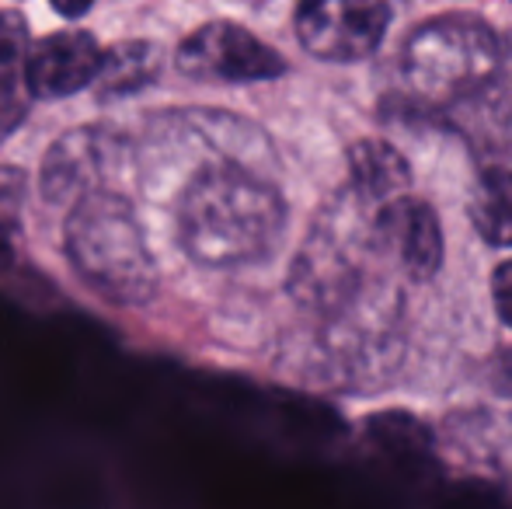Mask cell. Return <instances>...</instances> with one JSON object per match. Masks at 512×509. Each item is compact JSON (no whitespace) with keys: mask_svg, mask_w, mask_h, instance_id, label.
Returning <instances> with one entry per match:
<instances>
[{"mask_svg":"<svg viewBox=\"0 0 512 509\" xmlns=\"http://www.w3.org/2000/svg\"><path fill=\"white\" fill-rule=\"evenodd\" d=\"M49 4H53L63 18H81V14H88L91 7H95V0H49Z\"/></svg>","mask_w":512,"mask_h":509,"instance_id":"cell-15","label":"cell"},{"mask_svg":"<svg viewBox=\"0 0 512 509\" xmlns=\"http://www.w3.org/2000/svg\"><path fill=\"white\" fill-rule=\"evenodd\" d=\"M98 74H102V46L81 28L39 39L28 46L21 63V81L32 98H67L95 84Z\"/></svg>","mask_w":512,"mask_h":509,"instance_id":"cell-6","label":"cell"},{"mask_svg":"<svg viewBox=\"0 0 512 509\" xmlns=\"http://www.w3.org/2000/svg\"><path fill=\"white\" fill-rule=\"evenodd\" d=\"M119 154L122 140L112 129H74L49 147L46 164H42V192L49 203H60V199L77 203L91 192H102L112 171H119Z\"/></svg>","mask_w":512,"mask_h":509,"instance_id":"cell-5","label":"cell"},{"mask_svg":"<svg viewBox=\"0 0 512 509\" xmlns=\"http://www.w3.org/2000/svg\"><path fill=\"white\" fill-rule=\"evenodd\" d=\"M283 224L279 192L237 164H209L178 203L182 245L203 265H244L269 255Z\"/></svg>","mask_w":512,"mask_h":509,"instance_id":"cell-1","label":"cell"},{"mask_svg":"<svg viewBox=\"0 0 512 509\" xmlns=\"http://www.w3.org/2000/svg\"><path fill=\"white\" fill-rule=\"evenodd\" d=\"M178 70L192 81L213 84H251L272 81L286 70V60L272 46H265L258 35L234 21H213L192 32L178 46Z\"/></svg>","mask_w":512,"mask_h":509,"instance_id":"cell-4","label":"cell"},{"mask_svg":"<svg viewBox=\"0 0 512 509\" xmlns=\"http://www.w3.org/2000/svg\"><path fill=\"white\" fill-rule=\"evenodd\" d=\"M380 234L411 279H429L443 265V231L429 203L398 196L380 206Z\"/></svg>","mask_w":512,"mask_h":509,"instance_id":"cell-7","label":"cell"},{"mask_svg":"<svg viewBox=\"0 0 512 509\" xmlns=\"http://www.w3.org/2000/svg\"><path fill=\"white\" fill-rule=\"evenodd\" d=\"M28 53V28L18 11H0V105H18L14 102V81L25 63Z\"/></svg>","mask_w":512,"mask_h":509,"instance_id":"cell-12","label":"cell"},{"mask_svg":"<svg viewBox=\"0 0 512 509\" xmlns=\"http://www.w3.org/2000/svg\"><path fill=\"white\" fill-rule=\"evenodd\" d=\"M21 192H25L21 171H11V168L0 171V227H14L18 210H21Z\"/></svg>","mask_w":512,"mask_h":509,"instance_id":"cell-13","label":"cell"},{"mask_svg":"<svg viewBox=\"0 0 512 509\" xmlns=\"http://www.w3.org/2000/svg\"><path fill=\"white\" fill-rule=\"evenodd\" d=\"M471 220L495 248H512V171L492 168L478 178L471 196Z\"/></svg>","mask_w":512,"mask_h":509,"instance_id":"cell-10","label":"cell"},{"mask_svg":"<svg viewBox=\"0 0 512 509\" xmlns=\"http://www.w3.org/2000/svg\"><path fill=\"white\" fill-rule=\"evenodd\" d=\"M492 297H495V311H499V318L512 328V258L492 272Z\"/></svg>","mask_w":512,"mask_h":509,"instance_id":"cell-14","label":"cell"},{"mask_svg":"<svg viewBox=\"0 0 512 509\" xmlns=\"http://www.w3.org/2000/svg\"><path fill=\"white\" fill-rule=\"evenodd\" d=\"M157 70V49L150 42H122L102 53V88L108 95H129V91L150 84Z\"/></svg>","mask_w":512,"mask_h":509,"instance_id":"cell-11","label":"cell"},{"mask_svg":"<svg viewBox=\"0 0 512 509\" xmlns=\"http://www.w3.org/2000/svg\"><path fill=\"white\" fill-rule=\"evenodd\" d=\"M481 21H429L422 32L411 39L405 63L411 67V74L418 77L429 88H457L464 81H474L488 70V63L478 60H460L457 53L467 42V35L478 28Z\"/></svg>","mask_w":512,"mask_h":509,"instance_id":"cell-8","label":"cell"},{"mask_svg":"<svg viewBox=\"0 0 512 509\" xmlns=\"http://www.w3.org/2000/svg\"><path fill=\"white\" fill-rule=\"evenodd\" d=\"M67 255L84 283L122 307L147 304L157 293V262L133 206L112 189L77 199L67 220Z\"/></svg>","mask_w":512,"mask_h":509,"instance_id":"cell-2","label":"cell"},{"mask_svg":"<svg viewBox=\"0 0 512 509\" xmlns=\"http://www.w3.org/2000/svg\"><path fill=\"white\" fill-rule=\"evenodd\" d=\"M352 178H356V189L363 196H373L380 203H391V199L405 196L411 171L405 157L391 147V143L380 140H363L352 147Z\"/></svg>","mask_w":512,"mask_h":509,"instance_id":"cell-9","label":"cell"},{"mask_svg":"<svg viewBox=\"0 0 512 509\" xmlns=\"http://www.w3.org/2000/svg\"><path fill=\"white\" fill-rule=\"evenodd\" d=\"M387 25V0H300L297 7L300 46L328 63L366 60L380 46Z\"/></svg>","mask_w":512,"mask_h":509,"instance_id":"cell-3","label":"cell"}]
</instances>
